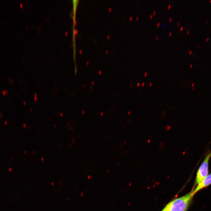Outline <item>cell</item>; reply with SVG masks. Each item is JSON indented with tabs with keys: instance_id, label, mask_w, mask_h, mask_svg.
I'll return each instance as SVG.
<instances>
[{
	"instance_id": "5",
	"label": "cell",
	"mask_w": 211,
	"mask_h": 211,
	"mask_svg": "<svg viewBox=\"0 0 211 211\" xmlns=\"http://www.w3.org/2000/svg\"><path fill=\"white\" fill-rule=\"evenodd\" d=\"M209 38H208L206 40V42H208V41H209Z\"/></svg>"
},
{
	"instance_id": "6",
	"label": "cell",
	"mask_w": 211,
	"mask_h": 211,
	"mask_svg": "<svg viewBox=\"0 0 211 211\" xmlns=\"http://www.w3.org/2000/svg\"><path fill=\"white\" fill-rule=\"evenodd\" d=\"M192 65H190V67L191 68L192 67Z\"/></svg>"
},
{
	"instance_id": "1",
	"label": "cell",
	"mask_w": 211,
	"mask_h": 211,
	"mask_svg": "<svg viewBox=\"0 0 211 211\" xmlns=\"http://www.w3.org/2000/svg\"><path fill=\"white\" fill-rule=\"evenodd\" d=\"M194 194L192 190L188 194L182 197L177 198L168 203L166 206L167 211H187Z\"/></svg>"
},
{
	"instance_id": "10",
	"label": "cell",
	"mask_w": 211,
	"mask_h": 211,
	"mask_svg": "<svg viewBox=\"0 0 211 211\" xmlns=\"http://www.w3.org/2000/svg\"><path fill=\"white\" fill-rule=\"evenodd\" d=\"M187 34H188V33H189V32H188H188H187Z\"/></svg>"
},
{
	"instance_id": "2",
	"label": "cell",
	"mask_w": 211,
	"mask_h": 211,
	"mask_svg": "<svg viewBox=\"0 0 211 211\" xmlns=\"http://www.w3.org/2000/svg\"><path fill=\"white\" fill-rule=\"evenodd\" d=\"M211 158V152H210L206 155L203 163L198 170L194 185V187L197 186L198 184H200L209 175V162Z\"/></svg>"
},
{
	"instance_id": "9",
	"label": "cell",
	"mask_w": 211,
	"mask_h": 211,
	"mask_svg": "<svg viewBox=\"0 0 211 211\" xmlns=\"http://www.w3.org/2000/svg\"><path fill=\"white\" fill-rule=\"evenodd\" d=\"M208 22V20H207V21L206 22V23H207Z\"/></svg>"
},
{
	"instance_id": "3",
	"label": "cell",
	"mask_w": 211,
	"mask_h": 211,
	"mask_svg": "<svg viewBox=\"0 0 211 211\" xmlns=\"http://www.w3.org/2000/svg\"><path fill=\"white\" fill-rule=\"evenodd\" d=\"M211 184V173L208 175L207 176L203 179L200 184H199L196 187V188L193 189V193L195 194L198 192L200 191L205 187L209 186Z\"/></svg>"
},
{
	"instance_id": "7",
	"label": "cell",
	"mask_w": 211,
	"mask_h": 211,
	"mask_svg": "<svg viewBox=\"0 0 211 211\" xmlns=\"http://www.w3.org/2000/svg\"><path fill=\"white\" fill-rule=\"evenodd\" d=\"M199 46H200V45H198L197 48H199Z\"/></svg>"
},
{
	"instance_id": "8",
	"label": "cell",
	"mask_w": 211,
	"mask_h": 211,
	"mask_svg": "<svg viewBox=\"0 0 211 211\" xmlns=\"http://www.w3.org/2000/svg\"><path fill=\"white\" fill-rule=\"evenodd\" d=\"M191 53H192V51L190 52V54H191Z\"/></svg>"
},
{
	"instance_id": "4",
	"label": "cell",
	"mask_w": 211,
	"mask_h": 211,
	"mask_svg": "<svg viewBox=\"0 0 211 211\" xmlns=\"http://www.w3.org/2000/svg\"><path fill=\"white\" fill-rule=\"evenodd\" d=\"M162 211H167V208L166 206H165V207L163 209V210H162Z\"/></svg>"
},
{
	"instance_id": "11",
	"label": "cell",
	"mask_w": 211,
	"mask_h": 211,
	"mask_svg": "<svg viewBox=\"0 0 211 211\" xmlns=\"http://www.w3.org/2000/svg\"><path fill=\"white\" fill-rule=\"evenodd\" d=\"M209 2L211 3V1H210V2Z\"/></svg>"
}]
</instances>
